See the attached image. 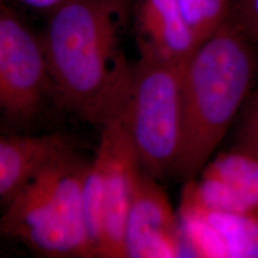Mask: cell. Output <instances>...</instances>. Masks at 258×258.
<instances>
[{"mask_svg": "<svg viewBox=\"0 0 258 258\" xmlns=\"http://www.w3.org/2000/svg\"><path fill=\"white\" fill-rule=\"evenodd\" d=\"M135 0H69L48 16L42 32L53 93L101 129L118 115L133 63L122 38Z\"/></svg>", "mask_w": 258, "mask_h": 258, "instance_id": "cell-1", "label": "cell"}, {"mask_svg": "<svg viewBox=\"0 0 258 258\" xmlns=\"http://www.w3.org/2000/svg\"><path fill=\"white\" fill-rule=\"evenodd\" d=\"M254 46L230 17L186 61L177 176L196 178L224 139L253 84L258 66Z\"/></svg>", "mask_w": 258, "mask_h": 258, "instance_id": "cell-2", "label": "cell"}, {"mask_svg": "<svg viewBox=\"0 0 258 258\" xmlns=\"http://www.w3.org/2000/svg\"><path fill=\"white\" fill-rule=\"evenodd\" d=\"M88 169L71 147L44 163L6 203L0 234L46 257H96L84 200Z\"/></svg>", "mask_w": 258, "mask_h": 258, "instance_id": "cell-3", "label": "cell"}, {"mask_svg": "<svg viewBox=\"0 0 258 258\" xmlns=\"http://www.w3.org/2000/svg\"><path fill=\"white\" fill-rule=\"evenodd\" d=\"M186 62L139 56L120 115L141 170L173 172L182 145V79Z\"/></svg>", "mask_w": 258, "mask_h": 258, "instance_id": "cell-4", "label": "cell"}, {"mask_svg": "<svg viewBox=\"0 0 258 258\" xmlns=\"http://www.w3.org/2000/svg\"><path fill=\"white\" fill-rule=\"evenodd\" d=\"M120 115L101 128L84 188L86 220L96 257L124 258L125 222L141 172Z\"/></svg>", "mask_w": 258, "mask_h": 258, "instance_id": "cell-5", "label": "cell"}, {"mask_svg": "<svg viewBox=\"0 0 258 258\" xmlns=\"http://www.w3.org/2000/svg\"><path fill=\"white\" fill-rule=\"evenodd\" d=\"M53 93L41 34L14 5L0 0V117L27 123Z\"/></svg>", "mask_w": 258, "mask_h": 258, "instance_id": "cell-6", "label": "cell"}, {"mask_svg": "<svg viewBox=\"0 0 258 258\" xmlns=\"http://www.w3.org/2000/svg\"><path fill=\"white\" fill-rule=\"evenodd\" d=\"M128 258H173L186 251L179 215L157 178L141 171L124 231Z\"/></svg>", "mask_w": 258, "mask_h": 258, "instance_id": "cell-7", "label": "cell"}, {"mask_svg": "<svg viewBox=\"0 0 258 258\" xmlns=\"http://www.w3.org/2000/svg\"><path fill=\"white\" fill-rule=\"evenodd\" d=\"M178 215L185 247L194 256L258 257V212L211 209L185 185Z\"/></svg>", "mask_w": 258, "mask_h": 258, "instance_id": "cell-8", "label": "cell"}, {"mask_svg": "<svg viewBox=\"0 0 258 258\" xmlns=\"http://www.w3.org/2000/svg\"><path fill=\"white\" fill-rule=\"evenodd\" d=\"M186 186L206 207L220 212H258V157L235 147L209 160Z\"/></svg>", "mask_w": 258, "mask_h": 258, "instance_id": "cell-9", "label": "cell"}, {"mask_svg": "<svg viewBox=\"0 0 258 258\" xmlns=\"http://www.w3.org/2000/svg\"><path fill=\"white\" fill-rule=\"evenodd\" d=\"M133 21L139 56L186 62L199 46L179 0H135Z\"/></svg>", "mask_w": 258, "mask_h": 258, "instance_id": "cell-10", "label": "cell"}, {"mask_svg": "<svg viewBox=\"0 0 258 258\" xmlns=\"http://www.w3.org/2000/svg\"><path fill=\"white\" fill-rule=\"evenodd\" d=\"M67 148V141L56 134L0 133V200L8 203L44 163Z\"/></svg>", "mask_w": 258, "mask_h": 258, "instance_id": "cell-11", "label": "cell"}, {"mask_svg": "<svg viewBox=\"0 0 258 258\" xmlns=\"http://www.w3.org/2000/svg\"><path fill=\"white\" fill-rule=\"evenodd\" d=\"M180 9L200 44L231 17L233 0H179Z\"/></svg>", "mask_w": 258, "mask_h": 258, "instance_id": "cell-12", "label": "cell"}, {"mask_svg": "<svg viewBox=\"0 0 258 258\" xmlns=\"http://www.w3.org/2000/svg\"><path fill=\"white\" fill-rule=\"evenodd\" d=\"M231 19L245 36L258 44V0H233Z\"/></svg>", "mask_w": 258, "mask_h": 258, "instance_id": "cell-13", "label": "cell"}, {"mask_svg": "<svg viewBox=\"0 0 258 258\" xmlns=\"http://www.w3.org/2000/svg\"><path fill=\"white\" fill-rule=\"evenodd\" d=\"M237 148H241L258 157V118H245L240 129Z\"/></svg>", "mask_w": 258, "mask_h": 258, "instance_id": "cell-14", "label": "cell"}, {"mask_svg": "<svg viewBox=\"0 0 258 258\" xmlns=\"http://www.w3.org/2000/svg\"><path fill=\"white\" fill-rule=\"evenodd\" d=\"M5 2L14 6L21 5L23 8L32 10V11L42 12V14L49 16L51 12L55 11L69 0H5Z\"/></svg>", "mask_w": 258, "mask_h": 258, "instance_id": "cell-15", "label": "cell"}, {"mask_svg": "<svg viewBox=\"0 0 258 258\" xmlns=\"http://www.w3.org/2000/svg\"><path fill=\"white\" fill-rule=\"evenodd\" d=\"M246 117H252V118H258V97L253 99L252 105H251L249 114H247Z\"/></svg>", "mask_w": 258, "mask_h": 258, "instance_id": "cell-16", "label": "cell"}]
</instances>
